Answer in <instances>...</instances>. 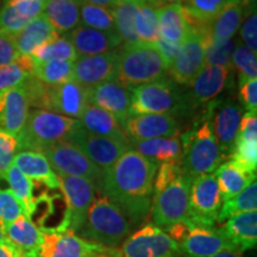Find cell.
Returning a JSON list of instances; mask_svg holds the SVG:
<instances>
[{
	"label": "cell",
	"mask_w": 257,
	"mask_h": 257,
	"mask_svg": "<svg viewBox=\"0 0 257 257\" xmlns=\"http://www.w3.org/2000/svg\"><path fill=\"white\" fill-rule=\"evenodd\" d=\"M157 168L159 165L136 150H127L102 173L95 191L113 202L131 224L138 225L152 211Z\"/></svg>",
	"instance_id": "6da1fadb"
},
{
	"label": "cell",
	"mask_w": 257,
	"mask_h": 257,
	"mask_svg": "<svg viewBox=\"0 0 257 257\" xmlns=\"http://www.w3.org/2000/svg\"><path fill=\"white\" fill-rule=\"evenodd\" d=\"M191 184L181 163H161L154 181L150 211L154 225L167 231L172 225L187 219Z\"/></svg>",
	"instance_id": "7a4b0ae2"
},
{
	"label": "cell",
	"mask_w": 257,
	"mask_h": 257,
	"mask_svg": "<svg viewBox=\"0 0 257 257\" xmlns=\"http://www.w3.org/2000/svg\"><path fill=\"white\" fill-rule=\"evenodd\" d=\"M180 142L182 148L181 167L191 180L212 174L223 163L211 121L205 112L191 128L180 136Z\"/></svg>",
	"instance_id": "3957f363"
},
{
	"label": "cell",
	"mask_w": 257,
	"mask_h": 257,
	"mask_svg": "<svg viewBox=\"0 0 257 257\" xmlns=\"http://www.w3.org/2000/svg\"><path fill=\"white\" fill-rule=\"evenodd\" d=\"M131 223L113 202L95 191L87 219L76 233L96 245L115 249L130 236Z\"/></svg>",
	"instance_id": "277c9868"
},
{
	"label": "cell",
	"mask_w": 257,
	"mask_h": 257,
	"mask_svg": "<svg viewBox=\"0 0 257 257\" xmlns=\"http://www.w3.org/2000/svg\"><path fill=\"white\" fill-rule=\"evenodd\" d=\"M168 67L154 44L136 43L119 50L115 80L128 89L165 79Z\"/></svg>",
	"instance_id": "5b68a950"
},
{
	"label": "cell",
	"mask_w": 257,
	"mask_h": 257,
	"mask_svg": "<svg viewBox=\"0 0 257 257\" xmlns=\"http://www.w3.org/2000/svg\"><path fill=\"white\" fill-rule=\"evenodd\" d=\"M80 125L79 119L46 110L29 111L27 123L17 136L19 152H38L60 142H68Z\"/></svg>",
	"instance_id": "8992f818"
},
{
	"label": "cell",
	"mask_w": 257,
	"mask_h": 257,
	"mask_svg": "<svg viewBox=\"0 0 257 257\" xmlns=\"http://www.w3.org/2000/svg\"><path fill=\"white\" fill-rule=\"evenodd\" d=\"M184 91L172 80L161 79L131 89L130 115L173 114L182 115Z\"/></svg>",
	"instance_id": "52a82bcc"
},
{
	"label": "cell",
	"mask_w": 257,
	"mask_h": 257,
	"mask_svg": "<svg viewBox=\"0 0 257 257\" xmlns=\"http://www.w3.org/2000/svg\"><path fill=\"white\" fill-rule=\"evenodd\" d=\"M233 66H204L188 91L184 92L182 115L192 114L199 107L217 99L224 89L232 87Z\"/></svg>",
	"instance_id": "ba28073f"
},
{
	"label": "cell",
	"mask_w": 257,
	"mask_h": 257,
	"mask_svg": "<svg viewBox=\"0 0 257 257\" xmlns=\"http://www.w3.org/2000/svg\"><path fill=\"white\" fill-rule=\"evenodd\" d=\"M205 113L211 121L221 160H230L234 140L243 117V107L232 99H214L205 106Z\"/></svg>",
	"instance_id": "9c48e42d"
},
{
	"label": "cell",
	"mask_w": 257,
	"mask_h": 257,
	"mask_svg": "<svg viewBox=\"0 0 257 257\" xmlns=\"http://www.w3.org/2000/svg\"><path fill=\"white\" fill-rule=\"evenodd\" d=\"M56 175L76 176L88 180L95 186L100 182L102 172L87 156L70 142H60L42 150Z\"/></svg>",
	"instance_id": "30bf717a"
},
{
	"label": "cell",
	"mask_w": 257,
	"mask_h": 257,
	"mask_svg": "<svg viewBox=\"0 0 257 257\" xmlns=\"http://www.w3.org/2000/svg\"><path fill=\"white\" fill-rule=\"evenodd\" d=\"M120 257H181L180 245L156 225L147 224L130 234L120 250Z\"/></svg>",
	"instance_id": "8fae6325"
},
{
	"label": "cell",
	"mask_w": 257,
	"mask_h": 257,
	"mask_svg": "<svg viewBox=\"0 0 257 257\" xmlns=\"http://www.w3.org/2000/svg\"><path fill=\"white\" fill-rule=\"evenodd\" d=\"M221 205L223 200L214 173L192 180L187 219L202 226H214Z\"/></svg>",
	"instance_id": "7c38bea8"
},
{
	"label": "cell",
	"mask_w": 257,
	"mask_h": 257,
	"mask_svg": "<svg viewBox=\"0 0 257 257\" xmlns=\"http://www.w3.org/2000/svg\"><path fill=\"white\" fill-rule=\"evenodd\" d=\"M68 142L74 144L83 155L87 156L102 173L110 169L124 153L131 150L126 144L88 133L81 124L70 135Z\"/></svg>",
	"instance_id": "4fadbf2b"
},
{
	"label": "cell",
	"mask_w": 257,
	"mask_h": 257,
	"mask_svg": "<svg viewBox=\"0 0 257 257\" xmlns=\"http://www.w3.org/2000/svg\"><path fill=\"white\" fill-rule=\"evenodd\" d=\"M61 191L68 206V230L78 233L87 219L88 210L95 195V186L88 180L76 176L57 175Z\"/></svg>",
	"instance_id": "5bb4252c"
},
{
	"label": "cell",
	"mask_w": 257,
	"mask_h": 257,
	"mask_svg": "<svg viewBox=\"0 0 257 257\" xmlns=\"http://www.w3.org/2000/svg\"><path fill=\"white\" fill-rule=\"evenodd\" d=\"M204 36L197 30H192L189 36L181 44L168 74L178 85L188 86L205 66Z\"/></svg>",
	"instance_id": "9a60e30c"
},
{
	"label": "cell",
	"mask_w": 257,
	"mask_h": 257,
	"mask_svg": "<svg viewBox=\"0 0 257 257\" xmlns=\"http://www.w3.org/2000/svg\"><path fill=\"white\" fill-rule=\"evenodd\" d=\"M119 49L92 56H79L73 63V79L88 88L115 80Z\"/></svg>",
	"instance_id": "2e32d148"
},
{
	"label": "cell",
	"mask_w": 257,
	"mask_h": 257,
	"mask_svg": "<svg viewBox=\"0 0 257 257\" xmlns=\"http://www.w3.org/2000/svg\"><path fill=\"white\" fill-rule=\"evenodd\" d=\"M86 95L88 105L110 112L121 125L130 117L131 89L117 80H110L86 88Z\"/></svg>",
	"instance_id": "e0dca14e"
},
{
	"label": "cell",
	"mask_w": 257,
	"mask_h": 257,
	"mask_svg": "<svg viewBox=\"0 0 257 257\" xmlns=\"http://www.w3.org/2000/svg\"><path fill=\"white\" fill-rule=\"evenodd\" d=\"M87 105L86 87L74 79L60 85H48L46 111L79 119Z\"/></svg>",
	"instance_id": "ac0fdd59"
},
{
	"label": "cell",
	"mask_w": 257,
	"mask_h": 257,
	"mask_svg": "<svg viewBox=\"0 0 257 257\" xmlns=\"http://www.w3.org/2000/svg\"><path fill=\"white\" fill-rule=\"evenodd\" d=\"M130 140L147 141L179 135V120L173 114L130 115L121 125Z\"/></svg>",
	"instance_id": "d6986e66"
},
{
	"label": "cell",
	"mask_w": 257,
	"mask_h": 257,
	"mask_svg": "<svg viewBox=\"0 0 257 257\" xmlns=\"http://www.w3.org/2000/svg\"><path fill=\"white\" fill-rule=\"evenodd\" d=\"M179 245L182 255L187 257H211L224 250H233L219 229L202 226L192 223L191 220L188 233Z\"/></svg>",
	"instance_id": "ffe728a7"
},
{
	"label": "cell",
	"mask_w": 257,
	"mask_h": 257,
	"mask_svg": "<svg viewBox=\"0 0 257 257\" xmlns=\"http://www.w3.org/2000/svg\"><path fill=\"white\" fill-rule=\"evenodd\" d=\"M42 240L37 257H91L101 245L89 243L70 231H42Z\"/></svg>",
	"instance_id": "44dd1931"
},
{
	"label": "cell",
	"mask_w": 257,
	"mask_h": 257,
	"mask_svg": "<svg viewBox=\"0 0 257 257\" xmlns=\"http://www.w3.org/2000/svg\"><path fill=\"white\" fill-rule=\"evenodd\" d=\"M30 105L24 85L0 93V131L17 137L27 123Z\"/></svg>",
	"instance_id": "7402d4cb"
},
{
	"label": "cell",
	"mask_w": 257,
	"mask_h": 257,
	"mask_svg": "<svg viewBox=\"0 0 257 257\" xmlns=\"http://www.w3.org/2000/svg\"><path fill=\"white\" fill-rule=\"evenodd\" d=\"M72 42L79 56H92L118 49L123 43L118 34H110L79 25L69 34H66Z\"/></svg>",
	"instance_id": "603a6c76"
},
{
	"label": "cell",
	"mask_w": 257,
	"mask_h": 257,
	"mask_svg": "<svg viewBox=\"0 0 257 257\" xmlns=\"http://www.w3.org/2000/svg\"><path fill=\"white\" fill-rule=\"evenodd\" d=\"M257 113H246L240 119L230 160L249 172L257 167ZM229 161V160H227Z\"/></svg>",
	"instance_id": "cb8c5ba5"
},
{
	"label": "cell",
	"mask_w": 257,
	"mask_h": 257,
	"mask_svg": "<svg viewBox=\"0 0 257 257\" xmlns=\"http://www.w3.org/2000/svg\"><path fill=\"white\" fill-rule=\"evenodd\" d=\"M224 238L234 251L243 253L257 245V211L244 212L225 220L220 227Z\"/></svg>",
	"instance_id": "d4e9b609"
},
{
	"label": "cell",
	"mask_w": 257,
	"mask_h": 257,
	"mask_svg": "<svg viewBox=\"0 0 257 257\" xmlns=\"http://www.w3.org/2000/svg\"><path fill=\"white\" fill-rule=\"evenodd\" d=\"M43 11V0H5L0 6V31L16 36Z\"/></svg>",
	"instance_id": "484cf974"
},
{
	"label": "cell",
	"mask_w": 257,
	"mask_h": 257,
	"mask_svg": "<svg viewBox=\"0 0 257 257\" xmlns=\"http://www.w3.org/2000/svg\"><path fill=\"white\" fill-rule=\"evenodd\" d=\"M80 124L83 128L96 136H101L117 142L124 143L131 148V140L117 118L110 112L102 110L93 105L86 106L85 111L82 112L81 117L79 118ZM133 149V148H131Z\"/></svg>",
	"instance_id": "4316f807"
},
{
	"label": "cell",
	"mask_w": 257,
	"mask_h": 257,
	"mask_svg": "<svg viewBox=\"0 0 257 257\" xmlns=\"http://www.w3.org/2000/svg\"><path fill=\"white\" fill-rule=\"evenodd\" d=\"M6 239L9 240L19 255L24 257H37L40 251L43 232L27 216H21L5 226Z\"/></svg>",
	"instance_id": "83f0119b"
},
{
	"label": "cell",
	"mask_w": 257,
	"mask_h": 257,
	"mask_svg": "<svg viewBox=\"0 0 257 257\" xmlns=\"http://www.w3.org/2000/svg\"><path fill=\"white\" fill-rule=\"evenodd\" d=\"M131 148L146 159L159 163H181L182 148L180 137H161L147 141L131 140Z\"/></svg>",
	"instance_id": "f1b7e54d"
},
{
	"label": "cell",
	"mask_w": 257,
	"mask_h": 257,
	"mask_svg": "<svg viewBox=\"0 0 257 257\" xmlns=\"http://www.w3.org/2000/svg\"><path fill=\"white\" fill-rule=\"evenodd\" d=\"M14 165L32 181L42 182L50 189H61L56 173L42 153L29 150L18 152L15 156Z\"/></svg>",
	"instance_id": "f546056e"
},
{
	"label": "cell",
	"mask_w": 257,
	"mask_h": 257,
	"mask_svg": "<svg viewBox=\"0 0 257 257\" xmlns=\"http://www.w3.org/2000/svg\"><path fill=\"white\" fill-rule=\"evenodd\" d=\"M221 200L226 201L236 197L253 181H256V173L242 168L229 160L223 162L214 172Z\"/></svg>",
	"instance_id": "4dcf8cb0"
},
{
	"label": "cell",
	"mask_w": 257,
	"mask_h": 257,
	"mask_svg": "<svg viewBox=\"0 0 257 257\" xmlns=\"http://www.w3.org/2000/svg\"><path fill=\"white\" fill-rule=\"evenodd\" d=\"M160 36L172 43L182 44L192 32L181 4L165 5L156 9Z\"/></svg>",
	"instance_id": "1f68e13d"
},
{
	"label": "cell",
	"mask_w": 257,
	"mask_h": 257,
	"mask_svg": "<svg viewBox=\"0 0 257 257\" xmlns=\"http://www.w3.org/2000/svg\"><path fill=\"white\" fill-rule=\"evenodd\" d=\"M42 15L57 34H69L80 25V3L78 0H43Z\"/></svg>",
	"instance_id": "d6a6232c"
},
{
	"label": "cell",
	"mask_w": 257,
	"mask_h": 257,
	"mask_svg": "<svg viewBox=\"0 0 257 257\" xmlns=\"http://www.w3.org/2000/svg\"><path fill=\"white\" fill-rule=\"evenodd\" d=\"M60 34H57L50 22L41 14L34 21H31L23 30L16 35V47H17L19 55L31 56L38 47L54 40Z\"/></svg>",
	"instance_id": "836d02e7"
},
{
	"label": "cell",
	"mask_w": 257,
	"mask_h": 257,
	"mask_svg": "<svg viewBox=\"0 0 257 257\" xmlns=\"http://www.w3.org/2000/svg\"><path fill=\"white\" fill-rule=\"evenodd\" d=\"M245 11L242 6L230 2L208 25V30L205 42L207 41H225L234 37L238 30Z\"/></svg>",
	"instance_id": "e575fe53"
},
{
	"label": "cell",
	"mask_w": 257,
	"mask_h": 257,
	"mask_svg": "<svg viewBox=\"0 0 257 257\" xmlns=\"http://www.w3.org/2000/svg\"><path fill=\"white\" fill-rule=\"evenodd\" d=\"M140 2L141 0H118L112 8L115 30L125 46L140 43L135 30V15Z\"/></svg>",
	"instance_id": "d590c367"
},
{
	"label": "cell",
	"mask_w": 257,
	"mask_h": 257,
	"mask_svg": "<svg viewBox=\"0 0 257 257\" xmlns=\"http://www.w3.org/2000/svg\"><path fill=\"white\" fill-rule=\"evenodd\" d=\"M5 180L10 186V191L14 193V195L17 198L22 208H23L24 214L31 219L32 213L35 211V204H36L34 197V182H32V180L27 178L15 165L10 167L8 173H6Z\"/></svg>",
	"instance_id": "8d00e7d4"
},
{
	"label": "cell",
	"mask_w": 257,
	"mask_h": 257,
	"mask_svg": "<svg viewBox=\"0 0 257 257\" xmlns=\"http://www.w3.org/2000/svg\"><path fill=\"white\" fill-rule=\"evenodd\" d=\"M135 30L141 43L154 44L160 37L159 17L155 6L141 0L135 15Z\"/></svg>",
	"instance_id": "74e56055"
},
{
	"label": "cell",
	"mask_w": 257,
	"mask_h": 257,
	"mask_svg": "<svg viewBox=\"0 0 257 257\" xmlns=\"http://www.w3.org/2000/svg\"><path fill=\"white\" fill-rule=\"evenodd\" d=\"M35 62H50V61H70L74 62L78 59V54L74 49L72 42L67 35L57 36L43 46L38 47L31 55Z\"/></svg>",
	"instance_id": "f35d334b"
},
{
	"label": "cell",
	"mask_w": 257,
	"mask_h": 257,
	"mask_svg": "<svg viewBox=\"0 0 257 257\" xmlns=\"http://www.w3.org/2000/svg\"><path fill=\"white\" fill-rule=\"evenodd\" d=\"M34 67V59L27 55H19L14 62L0 67V93L22 85L32 75Z\"/></svg>",
	"instance_id": "ab89813d"
},
{
	"label": "cell",
	"mask_w": 257,
	"mask_h": 257,
	"mask_svg": "<svg viewBox=\"0 0 257 257\" xmlns=\"http://www.w3.org/2000/svg\"><path fill=\"white\" fill-rule=\"evenodd\" d=\"M257 211V184L253 181L245 189L238 193L236 197L231 198L230 200L224 201L221 205L219 213H218L217 221L224 223L229 218L236 214L244 213V212Z\"/></svg>",
	"instance_id": "60d3db41"
},
{
	"label": "cell",
	"mask_w": 257,
	"mask_h": 257,
	"mask_svg": "<svg viewBox=\"0 0 257 257\" xmlns=\"http://www.w3.org/2000/svg\"><path fill=\"white\" fill-rule=\"evenodd\" d=\"M80 22L82 27L117 34L112 9L80 3Z\"/></svg>",
	"instance_id": "b9f144b4"
},
{
	"label": "cell",
	"mask_w": 257,
	"mask_h": 257,
	"mask_svg": "<svg viewBox=\"0 0 257 257\" xmlns=\"http://www.w3.org/2000/svg\"><path fill=\"white\" fill-rule=\"evenodd\" d=\"M73 63L70 61L35 62L32 75L47 85L55 86L73 79Z\"/></svg>",
	"instance_id": "7bdbcfd3"
},
{
	"label": "cell",
	"mask_w": 257,
	"mask_h": 257,
	"mask_svg": "<svg viewBox=\"0 0 257 257\" xmlns=\"http://www.w3.org/2000/svg\"><path fill=\"white\" fill-rule=\"evenodd\" d=\"M231 0H182L181 6L189 17L210 24Z\"/></svg>",
	"instance_id": "ee69618b"
},
{
	"label": "cell",
	"mask_w": 257,
	"mask_h": 257,
	"mask_svg": "<svg viewBox=\"0 0 257 257\" xmlns=\"http://www.w3.org/2000/svg\"><path fill=\"white\" fill-rule=\"evenodd\" d=\"M236 37L225 41L205 42V66H232V54L237 46Z\"/></svg>",
	"instance_id": "f6af8a7d"
},
{
	"label": "cell",
	"mask_w": 257,
	"mask_h": 257,
	"mask_svg": "<svg viewBox=\"0 0 257 257\" xmlns=\"http://www.w3.org/2000/svg\"><path fill=\"white\" fill-rule=\"evenodd\" d=\"M233 68L238 72L239 85L250 79H257V60L256 53L248 49L243 43L237 42L232 54Z\"/></svg>",
	"instance_id": "bcb514c9"
},
{
	"label": "cell",
	"mask_w": 257,
	"mask_h": 257,
	"mask_svg": "<svg viewBox=\"0 0 257 257\" xmlns=\"http://www.w3.org/2000/svg\"><path fill=\"white\" fill-rule=\"evenodd\" d=\"M18 152L17 137L0 131V180H5L6 173L14 165L15 156Z\"/></svg>",
	"instance_id": "7dc6e473"
},
{
	"label": "cell",
	"mask_w": 257,
	"mask_h": 257,
	"mask_svg": "<svg viewBox=\"0 0 257 257\" xmlns=\"http://www.w3.org/2000/svg\"><path fill=\"white\" fill-rule=\"evenodd\" d=\"M23 214V208L14 193L10 189H0V221L6 226Z\"/></svg>",
	"instance_id": "c3c4849f"
},
{
	"label": "cell",
	"mask_w": 257,
	"mask_h": 257,
	"mask_svg": "<svg viewBox=\"0 0 257 257\" xmlns=\"http://www.w3.org/2000/svg\"><path fill=\"white\" fill-rule=\"evenodd\" d=\"M240 28V38L244 42V46L253 53L257 51V15L256 10L246 12L244 15V21Z\"/></svg>",
	"instance_id": "681fc988"
},
{
	"label": "cell",
	"mask_w": 257,
	"mask_h": 257,
	"mask_svg": "<svg viewBox=\"0 0 257 257\" xmlns=\"http://www.w3.org/2000/svg\"><path fill=\"white\" fill-rule=\"evenodd\" d=\"M240 106L249 113H257V79H250L239 85Z\"/></svg>",
	"instance_id": "f907efd6"
},
{
	"label": "cell",
	"mask_w": 257,
	"mask_h": 257,
	"mask_svg": "<svg viewBox=\"0 0 257 257\" xmlns=\"http://www.w3.org/2000/svg\"><path fill=\"white\" fill-rule=\"evenodd\" d=\"M18 56L15 36L0 31V67L14 62Z\"/></svg>",
	"instance_id": "816d5d0a"
},
{
	"label": "cell",
	"mask_w": 257,
	"mask_h": 257,
	"mask_svg": "<svg viewBox=\"0 0 257 257\" xmlns=\"http://www.w3.org/2000/svg\"><path fill=\"white\" fill-rule=\"evenodd\" d=\"M154 46H155L156 49L159 50V53L161 54V56H162V59L165 60L167 67H168L169 69V67L172 66L173 61H174L176 54H178L180 47H181V44L172 43V42L166 41L165 38L160 36L157 38L155 43H154Z\"/></svg>",
	"instance_id": "f5cc1de1"
},
{
	"label": "cell",
	"mask_w": 257,
	"mask_h": 257,
	"mask_svg": "<svg viewBox=\"0 0 257 257\" xmlns=\"http://www.w3.org/2000/svg\"><path fill=\"white\" fill-rule=\"evenodd\" d=\"M18 250L9 240L0 243V257H18Z\"/></svg>",
	"instance_id": "db71d44e"
},
{
	"label": "cell",
	"mask_w": 257,
	"mask_h": 257,
	"mask_svg": "<svg viewBox=\"0 0 257 257\" xmlns=\"http://www.w3.org/2000/svg\"><path fill=\"white\" fill-rule=\"evenodd\" d=\"M91 257H120V255L118 252V250L100 246Z\"/></svg>",
	"instance_id": "11a10c76"
},
{
	"label": "cell",
	"mask_w": 257,
	"mask_h": 257,
	"mask_svg": "<svg viewBox=\"0 0 257 257\" xmlns=\"http://www.w3.org/2000/svg\"><path fill=\"white\" fill-rule=\"evenodd\" d=\"M79 3H85V4H92L98 6H104V8L112 9L117 4L118 0H78Z\"/></svg>",
	"instance_id": "9f6ffc18"
},
{
	"label": "cell",
	"mask_w": 257,
	"mask_h": 257,
	"mask_svg": "<svg viewBox=\"0 0 257 257\" xmlns=\"http://www.w3.org/2000/svg\"><path fill=\"white\" fill-rule=\"evenodd\" d=\"M231 2L242 6L245 14L249 11H252V10H256V0H231Z\"/></svg>",
	"instance_id": "6f0895ef"
},
{
	"label": "cell",
	"mask_w": 257,
	"mask_h": 257,
	"mask_svg": "<svg viewBox=\"0 0 257 257\" xmlns=\"http://www.w3.org/2000/svg\"><path fill=\"white\" fill-rule=\"evenodd\" d=\"M211 257H243L242 253L233 251V250H224V251H220L216 253V255Z\"/></svg>",
	"instance_id": "680465c9"
},
{
	"label": "cell",
	"mask_w": 257,
	"mask_h": 257,
	"mask_svg": "<svg viewBox=\"0 0 257 257\" xmlns=\"http://www.w3.org/2000/svg\"><path fill=\"white\" fill-rule=\"evenodd\" d=\"M182 0H156V9L161 8L165 5H172V4H181Z\"/></svg>",
	"instance_id": "91938a15"
},
{
	"label": "cell",
	"mask_w": 257,
	"mask_h": 257,
	"mask_svg": "<svg viewBox=\"0 0 257 257\" xmlns=\"http://www.w3.org/2000/svg\"><path fill=\"white\" fill-rule=\"evenodd\" d=\"M6 234H5V225L0 221V243L6 242Z\"/></svg>",
	"instance_id": "94428289"
},
{
	"label": "cell",
	"mask_w": 257,
	"mask_h": 257,
	"mask_svg": "<svg viewBox=\"0 0 257 257\" xmlns=\"http://www.w3.org/2000/svg\"><path fill=\"white\" fill-rule=\"evenodd\" d=\"M146 2H148L149 4H152L153 6H155L156 8V0H146Z\"/></svg>",
	"instance_id": "6125c7cd"
},
{
	"label": "cell",
	"mask_w": 257,
	"mask_h": 257,
	"mask_svg": "<svg viewBox=\"0 0 257 257\" xmlns=\"http://www.w3.org/2000/svg\"><path fill=\"white\" fill-rule=\"evenodd\" d=\"M5 2V0H2V4H3V3H4Z\"/></svg>",
	"instance_id": "be15d7a7"
},
{
	"label": "cell",
	"mask_w": 257,
	"mask_h": 257,
	"mask_svg": "<svg viewBox=\"0 0 257 257\" xmlns=\"http://www.w3.org/2000/svg\"><path fill=\"white\" fill-rule=\"evenodd\" d=\"M0 6H2V0H0Z\"/></svg>",
	"instance_id": "e7e4bbea"
},
{
	"label": "cell",
	"mask_w": 257,
	"mask_h": 257,
	"mask_svg": "<svg viewBox=\"0 0 257 257\" xmlns=\"http://www.w3.org/2000/svg\"><path fill=\"white\" fill-rule=\"evenodd\" d=\"M18 257H24V256H22V255H19V256H18Z\"/></svg>",
	"instance_id": "03108f58"
}]
</instances>
